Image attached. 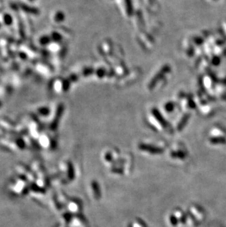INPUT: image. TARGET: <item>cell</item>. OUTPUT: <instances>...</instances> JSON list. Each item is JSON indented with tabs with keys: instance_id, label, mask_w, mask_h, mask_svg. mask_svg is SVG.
Here are the masks:
<instances>
[{
	"instance_id": "6da1fadb",
	"label": "cell",
	"mask_w": 226,
	"mask_h": 227,
	"mask_svg": "<svg viewBox=\"0 0 226 227\" xmlns=\"http://www.w3.org/2000/svg\"><path fill=\"white\" fill-rule=\"evenodd\" d=\"M170 71V68L168 66H164V68H163V69L162 71H160L159 72L158 74H157V75L156 76V77L153 78V79H152L151 83V85H150V87H151L153 86V85H156V83H157V81H159V79H162L163 75H164V74L167 73V72H168Z\"/></svg>"
},
{
	"instance_id": "7a4b0ae2",
	"label": "cell",
	"mask_w": 226,
	"mask_h": 227,
	"mask_svg": "<svg viewBox=\"0 0 226 227\" xmlns=\"http://www.w3.org/2000/svg\"><path fill=\"white\" fill-rule=\"evenodd\" d=\"M63 109H64L63 108V105H59L58 108H57V110L56 117H55V120H54L52 124H51V128H52V129H56L57 124H58L59 120H60L61 115H62V113H63Z\"/></svg>"
},
{
	"instance_id": "3957f363",
	"label": "cell",
	"mask_w": 226,
	"mask_h": 227,
	"mask_svg": "<svg viewBox=\"0 0 226 227\" xmlns=\"http://www.w3.org/2000/svg\"><path fill=\"white\" fill-rule=\"evenodd\" d=\"M21 7L22 8V10H24L25 12L29 13H32V14H38V10H37L36 8L35 7H29L26 5H21Z\"/></svg>"
},
{
	"instance_id": "277c9868",
	"label": "cell",
	"mask_w": 226,
	"mask_h": 227,
	"mask_svg": "<svg viewBox=\"0 0 226 227\" xmlns=\"http://www.w3.org/2000/svg\"><path fill=\"white\" fill-rule=\"evenodd\" d=\"M153 115H155V117L156 118L157 120H158L159 122H161L160 124H162V125H164V126L167 125V123L165 122V121H164V119L162 118V115L159 113V111L157 110H153Z\"/></svg>"
},
{
	"instance_id": "5b68a950",
	"label": "cell",
	"mask_w": 226,
	"mask_h": 227,
	"mask_svg": "<svg viewBox=\"0 0 226 227\" xmlns=\"http://www.w3.org/2000/svg\"><path fill=\"white\" fill-rule=\"evenodd\" d=\"M140 148L144 150L151 151V152H152V153H160V152H162V149H160V148H153V147L145 146V145H142V146H140Z\"/></svg>"
},
{
	"instance_id": "8992f818",
	"label": "cell",
	"mask_w": 226,
	"mask_h": 227,
	"mask_svg": "<svg viewBox=\"0 0 226 227\" xmlns=\"http://www.w3.org/2000/svg\"><path fill=\"white\" fill-rule=\"evenodd\" d=\"M126 5V10L129 16H131L133 13V6L131 0H125Z\"/></svg>"
},
{
	"instance_id": "52a82bcc",
	"label": "cell",
	"mask_w": 226,
	"mask_h": 227,
	"mask_svg": "<svg viewBox=\"0 0 226 227\" xmlns=\"http://www.w3.org/2000/svg\"><path fill=\"white\" fill-rule=\"evenodd\" d=\"M64 18H65V16H64L63 13H62V12H57L55 16V20L57 22L62 21L64 20Z\"/></svg>"
},
{
	"instance_id": "ba28073f",
	"label": "cell",
	"mask_w": 226,
	"mask_h": 227,
	"mask_svg": "<svg viewBox=\"0 0 226 227\" xmlns=\"http://www.w3.org/2000/svg\"><path fill=\"white\" fill-rule=\"evenodd\" d=\"M4 21H5V24H6L7 25H10L13 22V19L10 15L6 14L5 15V17H4Z\"/></svg>"
},
{
	"instance_id": "9c48e42d",
	"label": "cell",
	"mask_w": 226,
	"mask_h": 227,
	"mask_svg": "<svg viewBox=\"0 0 226 227\" xmlns=\"http://www.w3.org/2000/svg\"><path fill=\"white\" fill-rule=\"evenodd\" d=\"M40 42L42 45H46L50 42V38L48 36H43L40 39Z\"/></svg>"
},
{
	"instance_id": "30bf717a",
	"label": "cell",
	"mask_w": 226,
	"mask_h": 227,
	"mask_svg": "<svg viewBox=\"0 0 226 227\" xmlns=\"http://www.w3.org/2000/svg\"><path fill=\"white\" fill-rule=\"evenodd\" d=\"M38 112L43 115H47L49 113V110L47 107H41L38 110Z\"/></svg>"
},
{
	"instance_id": "8fae6325",
	"label": "cell",
	"mask_w": 226,
	"mask_h": 227,
	"mask_svg": "<svg viewBox=\"0 0 226 227\" xmlns=\"http://www.w3.org/2000/svg\"><path fill=\"white\" fill-rule=\"evenodd\" d=\"M187 120H188V116L184 117V118H183V119H182V121H181V124H179V126H178V128H179V129H181V128L184 126V125H185V124H186V121H187Z\"/></svg>"
},
{
	"instance_id": "7c38bea8",
	"label": "cell",
	"mask_w": 226,
	"mask_h": 227,
	"mask_svg": "<svg viewBox=\"0 0 226 227\" xmlns=\"http://www.w3.org/2000/svg\"><path fill=\"white\" fill-rule=\"evenodd\" d=\"M173 108H174V104L173 103H168V104H167L165 106V109L168 111V112H171V111L173 110Z\"/></svg>"
},
{
	"instance_id": "4fadbf2b",
	"label": "cell",
	"mask_w": 226,
	"mask_h": 227,
	"mask_svg": "<svg viewBox=\"0 0 226 227\" xmlns=\"http://www.w3.org/2000/svg\"><path fill=\"white\" fill-rule=\"evenodd\" d=\"M62 38V37L60 36V35H59L58 33H53L52 35V39L53 40H55L56 41H58L59 40Z\"/></svg>"
},
{
	"instance_id": "5bb4252c",
	"label": "cell",
	"mask_w": 226,
	"mask_h": 227,
	"mask_svg": "<svg viewBox=\"0 0 226 227\" xmlns=\"http://www.w3.org/2000/svg\"><path fill=\"white\" fill-rule=\"evenodd\" d=\"M212 142L213 143H225V139H223V138H219V137H217V138L212 139Z\"/></svg>"
},
{
	"instance_id": "9a60e30c",
	"label": "cell",
	"mask_w": 226,
	"mask_h": 227,
	"mask_svg": "<svg viewBox=\"0 0 226 227\" xmlns=\"http://www.w3.org/2000/svg\"><path fill=\"white\" fill-rule=\"evenodd\" d=\"M220 63V60L219 57H214V60H213V63H214V65H216V66H217V65L219 64Z\"/></svg>"
},
{
	"instance_id": "2e32d148",
	"label": "cell",
	"mask_w": 226,
	"mask_h": 227,
	"mask_svg": "<svg viewBox=\"0 0 226 227\" xmlns=\"http://www.w3.org/2000/svg\"><path fill=\"white\" fill-rule=\"evenodd\" d=\"M30 1H33V0H30Z\"/></svg>"
},
{
	"instance_id": "e0dca14e",
	"label": "cell",
	"mask_w": 226,
	"mask_h": 227,
	"mask_svg": "<svg viewBox=\"0 0 226 227\" xmlns=\"http://www.w3.org/2000/svg\"><path fill=\"white\" fill-rule=\"evenodd\" d=\"M0 106H1V103H0Z\"/></svg>"
}]
</instances>
